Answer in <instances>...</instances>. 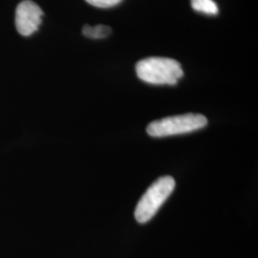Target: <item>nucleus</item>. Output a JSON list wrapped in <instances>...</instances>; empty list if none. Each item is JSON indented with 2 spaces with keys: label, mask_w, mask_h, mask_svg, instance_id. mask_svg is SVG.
I'll use <instances>...</instances> for the list:
<instances>
[{
  "label": "nucleus",
  "mask_w": 258,
  "mask_h": 258,
  "mask_svg": "<svg viewBox=\"0 0 258 258\" xmlns=\"http://www.w3.org/2000/svg\"><path fill=\"white\" fill-rule=\"evenodd\" d=\"M174 187L175 181L171 176L160 177L140 199L135 210L136 220L141 224L149 221L172 194Z\"/></svg>",
  "instance_id": "f03ea898"
},
{
  "label": "nucleus",
  "mask_w": 258,
  "mask_h": 258,
  "mask_svg": "<svg viewBox=\"0 0 258 258\" xmlns=\"http://www.w3.org/2000/svg\"><path fill=\"white\" fill-rule=\"evenodd\" d=\"M207 124L208 120L204 115L189 113L152 121L148 124L147 131L149 136L159 138L190 133Z\"/></svg>",
  "instance_id": "7ed1b4c3"
},
{
  "label": "nucleus",
  "mask_w": 258,
  "mask_h": 258,
  "mask_svg": "<svg viewBox=\"0 0 258 258\" xmlns=\"http://www.w3.org/2000/svg\"><path fill=\"white\" fill-rule=\"evenodd\" d=\"M136 73L143 82L156 85H175L184 76L177 60L157 56L140 60L136 65Z\"/></svg>",
  "instance_id": "f257e3e1"
},
{
  "label": "nucleus",
  "mask_w": 258,
  "mask_h": 258,
  "mask_svg": "<svg viewBox=\"0 0 258 258\" xmlns=\"http://www.w3.org/2000/svg\"><path fill=\"white\" fill-rule=\"evenodd\" d=\"M43 12L31 0L20 2L16 10V27L21 36L29 37L40 26Z\"/></svg>",
  "instance_id": "20e7f679"
},
{
  "label": "nucleus",
  "mask_w": 258,
  "mask_h": 258,
  "mask_svg": "<svg viewBox=\"0 0 258 258\" xmlns=\"http://www.w3.org/2000/svg\"><path fill=\"white\" fill-rule=\"evenodd\" d=\"M83 35L89 38H104L110 35L111 28L105 25H97L95 27H91L89 25H85L83 29Z\"/></svg>",
  "instance_id": "423d86ee"
},
{
  "label": "nucleus",
  "mask_w": 258,
  "mask_h": 258,
  "mask_svg": "<svg viewBox=\"0 0 258 258\" xmlns=\"http://www.w3.org/2000/svg\"><path fill=\"white\" fill-rule=\"evenodd\" d=\"M191 7L196 12L206 15H217L218 7L213 0H191Z\"/></svg>",
  "instance_id": "39448f33"
},
{
  "label": "nucleus",
  "mask_w": 258,
  "mask_h": 258,
  "mask_svg": "<svg viewBox=\"0 0 258 258\" xmlns=\"http://www.w3.org/2000/svg\"><path fill=\"white\" fill-rule=\"evenodd\" d=\"M90 5L99 8H109L119 4L121 0H85Z\"/></svg>",
  "instance_id": "0eeeda50"
}]
</instances>
